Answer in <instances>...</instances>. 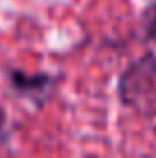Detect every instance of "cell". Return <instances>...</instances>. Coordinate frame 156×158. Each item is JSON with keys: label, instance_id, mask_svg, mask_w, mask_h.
Here are the masks:
<instances>
[{"label": "cell", "instance_id": "cell-2", "mask_svg": "<svg viewBox=\"0 0 156 158\" xmlns=\"http://www.w3.org/2000/svg\"><path fill=\"white\" fill-rule=\"evenodd\" d=\"M9 83H12L14 89L23 92V94H28V96H35V94L44 96L48 92V87L53 85V80H51V76H46V73L30 76V73H23V71H9Z\"/></svg>", "mask_w": 156, "mask_h": 158}, {"label": "cell", "instance_id": "cell-1", "mask_svg": "<svg viewBox=\"0 0 156 158\" xmlns=\"http://www.w3.org/2000/svg\"><path fill=\"white\" fill-rule=\"evenodd\" d=\"M120 99L140 115L156 117V57L142 55L120 78Z\"/></svg>", "mask_w": 156, "mask_h": 158}]
</instances>
